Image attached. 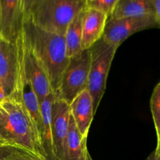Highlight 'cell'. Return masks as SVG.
<instances>
[{
    "label": "cell",
    "instance_id": "cell-12",
    "mask_svg": "<svg viewBox=\"0 0 160 160\" xmlns=\"http://www.w3.org/2000/svg\"><path fill=\"white\" fill-rule=\"evenodd\" d=\"M108 16L97 9L86 7L82 20L83 50L89 49L94 44L102 38Z\"/></svg>",
    "mask_w": 160,
    "mask_h": 160
},
{
    "label": "cell",
    "instance_id": "cell-9",
    "mask_svg": "<svg viewBox=\"0 0 160 160\" xmlns=\"http://www.w3.org/2000/svg\"><path fill=\"white\" fill-rule=\"evenodd\" d=\"M23 0H0V37L15 43L23 29Z\"/></svg>",
    "mask_w": 160,
    "mask_h": 160
},
{
    "label": "cell",
    "instance_id": "cell-21",
    "mask_svg": "<svg viewBox=\"0 0 160 160\" xmlns=\"http://www.w3.org/2000/svg\"><path fill=\"white\" fill-rule=\"evenodd\" d=\"M155 17L160 21V0H151Z\"/></svg>",
    "mask_w": 160,
    "mask_h": 160
},
{
    "label": "cell",
    "instance_id": "cell-26",
    "mask_svg": "<svg viewBox=\"0 0 160 160\" xmlns=\"http://www.w3.org/2000/svg\"><path fill=\"white\" fill-rule=\"evenodd\" d=\"M88 1V0H86V2H87Z\"/></svg>",
    "mask_w": 160,
    "mask_h": 160
},
{
    "label": "cell",
    "instance_id": "cell-22",
    "mask_svg": "<svg viewBox=\"0 0 160 160\" xmlns=\"http://www.w3.org/2000/svg\"><path fill=\"white\" fill-rule=\"evenodd\" d=\"M145 160H160V146H156V149Z\"/></svg>",
    "mask_w": 160,
    "mask_h": 160
},
{
    "label": "cell",
    "instance_id": "cell-16",
    "mask_svg": "<svg viewBox=\"0 0 160 160\" xmlns=\"http://www.w3.org/2000/svg\"><path fill=\"white\" fill-rule=\"evenodd\" d=\"M145 16L155 17L151 0H119L109 18L119 19Z\"/></svg>",
    "mask_w": 160,
    "mask_h": 160
},
{
    "label": "cell",
    "instance_id": "cell-17",
    "mask_svg": "<svg viewBox=\"0 0 160 160\" xmlns=\"http://www.w3.org/2000/svg\"><path fill=\"white\" fill-rule=\"evenodd\" d=\"M83 9L69 24L64 34L67 56L73 58L83 52L81 46L82 40V20L84 16Z\"/></svg>",
    "mask_w": 160,
    "mask_h": 160
},
{
    "label": "cell",
    "instance_id": "cell-5",
    "mask_svg": "<svg viewBox=\"0 0 160 160\" xmlns=\"http://www.w3.org/2000/svg\"><path fill=\"white\" fill-rule=\"evenodd\" d=\"M90 62V49L83 50L81 54L70 58L55 97L70 105L81 92L87 89Z\"/></svg>",
    "mask_w": 160,
    "mask_h": 160
},
{
    "label": "cell",
    "instance_id": "cell-11",
    "mask_svg": "<svg viewBox=\"0 0 160 160\" xmlns=\"http://www.w3.org/2000/svg\"><path fill=\"white\" fill-rule=\"evenodd\" d=\"M70 105L55 97L52 105L51 128L56 159L62 160L63 143L68 131Z\"/></svg>",
    "mask_w": 160,
    "mask_h": 160
},
{
    "label": "cell",
    "instance_id": "cell-14",
    "mask_svg": "<svg viewBox=\"0 0 160 160\" xmlns=\"http://www.w3.org/2000/svg\"><path fill=\"white\" fill-rule=\"evenodd\" d=\"M54 98V94L52 92L41 103V113H42V144L45 160H57L53 147L51 128L52 105Z\"/></svg>",
    "mask_w": 160,
    "mask_h": 160
},
{
    "label": "cell",
    "instance_id": "cell-4",
    "mask_svg": "<svg viewBox=\"0 0 160 160\" xmlns=\"http://www.w3.org/2000/svg\"><path fill=\"white\" fill-rule=\"evenodd\" d=\"M117 48L118 47L107 43L102 38L89 48L91 62L87 90L92 98L95 113L106 91L108 74Z\"/></svg>",
    "mask_w": 160,
    "mask_h": 160
},
{
    "label": "cell",
    "instance_id": "cell-25",
    "mask_svg": "<svg viewBox=\"0 0 160 160\" xmlns=\"http://www.w3.org/2000/svg\"><path fill=\"white\" fill-rule=\"evenodd\" d=\"M7 98V96H6V94L5 92L4 89L2 88V87L0 84V102H3L4 100H6Z\"/></svg>",
    "mask_w": 160,
    "mask_h": 160
},
{
    "label": "cell",
    "instance_id": "cell-19",
    "mask_svg": "<svg viewBox=\"0 0 160 160\" xmlns=\"http://www.w3.org/2000/svg\"><path fill=\"white\" fill-rule=\"evenodd\" d=\"M150 109L157 135L156 146H160V83H158L154 88L150 99Z\"/></svg>",
    "mask_w": 160,
    "mask_h": 160
},
{
    "label": "cell",
    "instance_id": "cell-13",
    "mask_svg": "<svg viewBox=\"0 0 160 160\" xmlns=\"http://www.w3.org/2000/svg\"><path fill=\"white\" fill-rule=\"evenodd\" d=\"M70 113L81 135L87 138L93 120V101L87 89L81 92L70 104Z\"/></svg>",
    "mask_w": 160,
    "mask_h": 160
},
{
    "label": "cell",
    "instance_id": "cell-3",
    "mask_svg": "<svg viewBox=\"0 0 160 160\" xmlns=\"http://www.w3.org/2000/svg\"><path fill=\"white\" fill-rule=\"evenodd\" d=\"M86 7V0H36L24 17L45 31L64 36L70 22Z\"/></svg>",
    "mask_w": 160,
    "mask_h": 160
},
{
    "label": "cell",
    "instance_id": "cell-8",
    "mask_svg": "<svg viewBox=\"0 0 160 160\" xmlns=\"http://www.w3.org/2000/svg\"><path fill=\"white\" fill-rule=\"evenodd\" d=\"M17 45V44H16ZM17 56H18V68H17V81H16L15 92L12 96L20 100L30 117L32 120L39 136L42 140V120L41 113V104L33 89L31 81L25 73L22 62L21 54L17 45ZM11 97V96H10Z\"/></svg>",
    "mask_w": 160,
    "mask_h": 160
},
{
    "label": "cell",
    "instance_id": "cell-18",
    "mask_svg": "<svg viewBox=\"0 0 160 160\" xmlns=\"http://www.w3.org/2000/svg\"><path fill=\"white\" fill-rule=\"evenodd\" d=\"M0 160H43L28 150L17 147L0 146Z\"/></svg>",
    "mask_w": 160,
    "mask_h": 160
},
{
    "label": "cell",
    "instance_id": "cell-20",
    "mask_svg": "<svg viewBox=\"0 0 160 160\" xmlns=\"http://www.w3.org/2000/svg\"><path fill=\"white\" fill-rule=\"evenodd\" d=\"M118 2L119 0H88L87 7L97 9L109 17Z\"/></svg>",
    "mask_w": 160,
    "mask_h": 160
},
{
    "label": "cell",
    "instance_id": "cell-15",
    "mask_svg": "<svg viewBox=\"0 0 160 160\" xmlns=\"http://www.w3.org/2000/svg\"><path fill=\"white\" fill-rule=\"evenodd\" d=\"M85 148H87V138L81 135L70 113L68 131L63 143L62 160H79Z\"/></svg>",
    "mask_w": 160,
    "mask_h": 160
},
{
    "label": "cell",
    "instance_id": "cell-24",
    "mask_svg": "<svg viewBox=\"0 0 160 160\" xmlns=\"http://www.w3.org/2000/svg\"><path fill=\"white\" fill-rule=\"evenodd\" d=\"M79 160H93L92 159V156H91L90 154H89L88 151V148H85V150L84 151L82 156H81V158H80Z\"/></svg>",
    "mask_w": 160,
    "mask_h": 160
},
{
    "label": "cell",
    "instance_id": "cell-23",
    "mask_svg": "<svg viewBox=\"0 0 160 160\" xmlns=\"http://www.w3.org/2000/svg\"><path fill=\"white\" fill-rule=\"evenodd\" d=\"M36 0H23V12L24 15H26L28 12L29 9H31V6L34 3Z\"/></svg>",
    "mask_w": 160,
    "mask_h": 160
},
{
    "label": "cell",
    "instance_id": "cell-2",
    "mask_svg": "<svg viewBox=\"0 0 160 160\" xmlns=\"http://www.w3.org/2000/svg\"><path fill=\"white\" fill-rule=\"evenodd\" d=\"M17 147L45 159L38 132L20 100L8 97L0 102V146Z\"/></svg>",
    "mask_w": 160,
    "mask_h": 160
},
{
    "label": "cell",
    "instance_id": "cell-10",
    "mask_svg": "<svg viewBox=\"0 0 160 160\" xmlns=\"http://www.w3.org/2000/svg\"><path fill=\"white\" fill-rule=\"evenodd\" d=\"M18 68V56L15 43L0 37V84L6 96L10 97L15 92Z\"/></svg>",
    "mask_w": 160,
    "mask_h": 160
},
{
    "label": "cell",
    "instance_id": "cell-1",
    "mask_svg": "<svg viewBox=\"0 0 160 160\" xmlns=\"http://www.w3.org/2000/svg\"><path fill=\"white\" fill-rule=\"evenodd\" d=\"M23 32L31 51L45 70L53 94L58 92L62 73L68 65L64 36L49 32L23 17Z\"/></svg>",
    "mask_w": 160,
    "mask_h": 160
},
{
    "label": "cell",
    "instance_id": "cell-7",
    "mask_svg": "<svg viewBox=\"0 0 160 160\" xmlns=\"http://www.w3.org/2000/svg\"><path fill=\"white\" fill-rule=\"evenodd\" d=\"M16 44L21 54L25 73L31 81L33 89L41 104L45 98L52 92L46 73L28 45L23 29L16 40Z\"/></svg>",
    "mask_w": 160,
    "mask_h": 160
},
{
    "label": "cell",
    "instance_id": "cell-6",
    "mask_svg": "<svg viewBox=\"0 0 160 160\" xmlns=\"http://www.w3.org/2000/svg\"><path fill=\"white\" fill-rule=\"evenodd\" d=\"M160 21L154 16L112 19L108 17L102 38L109 44L120 46L132 34L150 28H159Z\"/></svg>",
    "mask_w": 160,
    "mask_h": 160
}]
</instances>
